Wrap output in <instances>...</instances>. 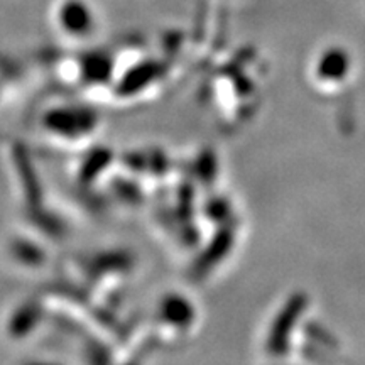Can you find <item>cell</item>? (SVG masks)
<instances>
[{
	"mask_svg": "<svg viewBox=\"0 0 365 365\" xmlns=\"http://www.w3.org/2000/svg\"><path fill=\"white\" fill-rule=\"evenodd\" d=\"M304 307H307V296L296 294L289 299L286 308L277 317L276 325H274L272 335H271V349L274 354H284L287 349V340H289V333L293 330V325L299 314L303 313Z\"/></svg>",
	"mask_w": 365,
	"mask_h": 365,
	"instance_id": "cell-1",
	"label": "cell"
},
{
	"mask_svg": "<svg viewBox=\"0 0 365 365\" xmlns=\"http://www.w3.org/2000/svg\"><path fill=\"white\" fill-rule=\"evenodd\" d=\"M350 70V56L345 49L330 48L319 58L317 73L325 81H340Z\"/></svg>",
	"mask_w": 365,
	"mask_h": 365,
	"instance_id": "cell-2",
	"label": "cell"
},
{
	"mask_svg": "<svg viewBox=\"0 0 365 365\" xmlns=\"http://www.w3.org/2000/svg\"><path fill=\"white\" fill-rule=\"evenodd\" d=\"M308 331L312 333L313 339L318 340L322 345L331 346V349H336V346H339V341H336L335 336H333L328 330H325V328H323V327L317 325V323H313L312 327H308Z\"/></svg>",
	"mask_w": 365,
	"mask_h": 365,
	"instance_id": "cell-3",
	"label": "cell"
}]
</instances>
